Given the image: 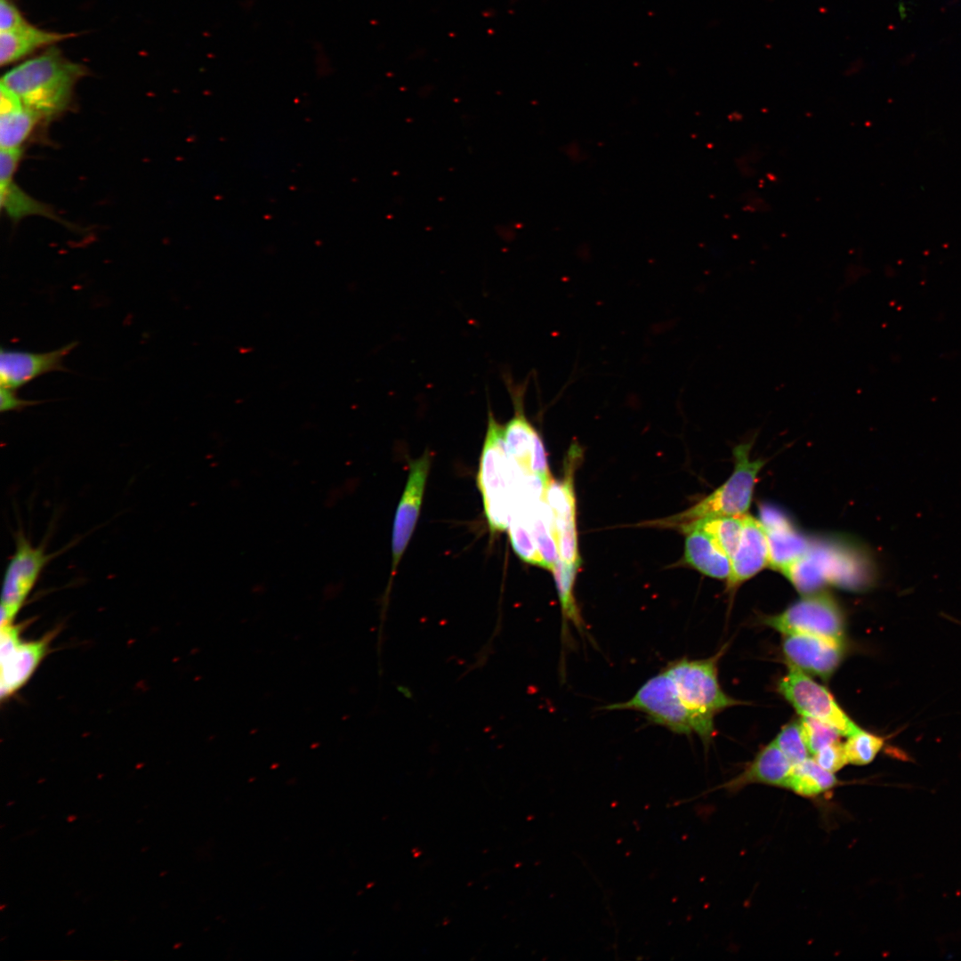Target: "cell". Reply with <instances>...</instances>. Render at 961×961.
Segmentation results:
<instances>
[{
    "label": "cell",
    "mask_w": 961,
    "mask_h": 961,
    "mask_svg": "<svg viewBox=\"0 0 961 961\" xmlns=\"http://www.w3.org/2000/svg\"><path fill=\"white\" fill-rule=\"evenodd\" d=\"M745 514L705 519L690 526L684 533L694 527L704 529L715 539L731 559L741 538Z\"/></svg>",
    "instance_id": "484cf974"
},
{
    "label": "cell",
    "mask_w": 961,
    "mask_h": 961,
    "mask_svg": "<svg viewBox=\"0 0 961 961\" xmlns=\"http://www.w3.org/2000/svg\"><path fill=\"white\" fill-rule=\"evenodd\" d=\"M724 649L706 659H675L663 668L684 704L711 719L718 712L739 703L726 695L719 683L717 665Z\"/></svg>",
    "instance_id": "8992f818"
},
{
    "label": "cell",
    "mask_w": 961,
    "mask_h": 961,
    "mask_svg": "<svg viewBox=\"0 0 961 961\" xmlns=\"http://www.w3.org/2000/svg\"><path fill=\"white\" fill-rule=\"evenodd\" d=\"M545 513L544 506L537 507L533 513L530 511L529 522L544 568L552 571L560 556L553 515L550 518L552 511L550 515H546Z\"/></svg>",
    "instance_id": "d4e9b609"
},
{
    "label": "cell",
    "mask_w": 961,
    "mask_h": 961,
    "mask_svg": "<svg viewBox=\"0 0 961 961\" xmlns=\"http://www.w3.org/2000/svg\"><path fill=\"white\" fill-rule=\"evenodd\" d=\"M49 637L24 642L20 638V627L12 624L1 625V699L19 690L30 678L43 659Z\"/></svg>",
    "instance_id": "30bf717a"
},
{
    "label": "cell",
    "mask_w": 961,
    "mask_h": 961,
    "mask_svg": "<svg viewBox=\"0 0 961 961\" xmlns=\"http://www.w3.org/2000/svg\"><path fill=\"white\" fill-rule=\"evenodd\" d=\"M793 764L774 741L764 747L737 777L724 784L731 792L761 783L785 787Z\"/></svg>",
    "instance_id": "e0dca14e"
},
{
    "label": "cell",
    "mask_w": 961,
    "mask_h": 961,
    "mask_svg": "<svg viewBox=\"0 0 961 961\" xmlns=\"http://www.w3.org/2000/svg\"><path fill=\"white\" fill-rule=\"evenodd\" d=\"M43 118L25 107L19 97L0 84V146L20 149Z\"/></svg>",
    "instance_id": "d6986e66"
},
{
    "label": "cell",
    "mask_w": 961,
    "mask_h": 961,
    "mask_svg": "<svg viewBox=\"0 0 961 961\" xmlns=\"http://www.w3.org/2000/svg\"><path fill=\"white\" fill-rule=\"evenodd\" d=\"M0 202L2 209L13 221L28 215H41L60 222L49 206L29 196L13 179L0 182Z\"/></svg>",
    "instance_id": "603a6c76"
},
{
    "label": "cell",
    "mask_w": 961,
    "mask_h": 961,
    "mask_svg": "<svg viewBox=\"0 0 961 961\" xmlns=\"http://www.w3.org/2000/svg\"><path fill=\"white\" fill-rule=\"evenodd\" d=\"M77 345V342H71L46 352L6 350L1 347V387L17 390L44 374L66 371L63 359Z\"/></svg>",
    "instance_id": "4fadbf2b"
},
{
    "label": "cell",
    "mask_w": 961,
    "mask_h": 961,
    "mask_svg": "<svg viewBox=\"0 0 961 961\" xmlns=\"http://www.w3.org/2000/svg\"><path fill=\"white\" fill-rule=\"evenodd\" d=\"M779 691L802 716L821 721L840 735L849 737L861 730L824 686L793 666L779 681Z\"/></svg>",
    "instance_id": "9c48e42d"
},
{
    "label": "cell",
    "mask_w": 961,
    "mask_h": 961,
    "mask_svg": "<svg viewBox=\"0 0 961 961\" xmlns=\"http://www.w3.org/2000/svg\"><path fill=\"white\" fill-rule=\"evenodd\" d=\"M16 390L1 387L0 389V410L2 413L9 411H20L29 406L42 403L41 400H28L20 399L16 394Z\"/></svg>",
    "instance_id": "d6a6232c"
},
{
    "label": "cell",
    "mask_w": 961,
    "mask_h": 961,
    "mask_svg": "<svg viewBox=\"0 0 961 961\" xmlns=\"http://www.w3.org/2000/svg\"><path fill=\"white\" fill-rule=\"evenodd\" d=\"M15 550L5 569L1 595V625L12 624L41 572L55 556L34 546L22 529L15 532Z\"/></svg>",
    "instance_id": "ba28073f"
},
{
    "label": "cell",
    "mask_w": 961,
    "mask_h": 961,
    "mask_svg": "<svg viewBox=\"0 0 961 961\" xmlns=\"http://www.w3.org/2000/svg\"><path fill=\"white\" fill-rule=\"evenodd\" d=\"M783 574L804 595L828 585L865 591L876 578L875 564L866 552L833 540L811 541L806 553Z\"/></svg>",
    "instance_id": "7a4b0ae2"
},
{
    "label": "cell",
    "mask_w": 961,
    "mask_h": 961,
    "mask_svg": "<svg viewBox=\"0 0 961 961\" xmlns=\"http://www.w3.org/2000/svg\"><path fill=\"white\" fill-rule=\"evenodd\" d=\"M782 650L790 666L824 680L837 669L844 654L843 642L804 634H786Z\"/></svg>",
    "instance_id": "7c38bea8"
},
{
    "label": "cell",
    "mask_w": 961,
    "mask_h": 961,
    "mask_svg": "<svg viewBox=\"0 0 961 961\" xmlns=\"http://www.w3.org/2000/svg\"><path fill=\"white\" fill-rule=\"evenodd\" d=\"M759 520L767 537L770 567L783 574L806 553L811 540L773 507L761 506Z\"/></svg>",
    "instance_id": "5bb4252c"
},
{
    "label": "cell",
    "mask_w": 961,
    "mask_h": 961,
    "mask_svg": "<svg viewBox=\"0 0 961 961\" xmlns=\"http://www.w3.org/2000/svg\"><path fill=\"white\" fill-rule=\"evenodd\" d=\"M430 464L431 455L428 451L410 464L408 481L393 521L392 577L396 572L397 566L415 529Z\"/></svg>",
    "instance_id": "8fae6325"
},
{
    "label": "cell",
    "mask_w": 961,
    "mask_h": 961,
    "mask_svg": "<svg viewBox=\"0 0 961 961\" xmlns=\"http://www.w3.org/2000/svg\"><path fill=\"white\" fill-rule=\"evenodd\" d=\"M800 723L810 754L814 755L820 748L839 740L840 734L821 721L803 716Z\"/></svg>",
    "instance_id": "f1b7e54d"
},
{
    "label": "cell",
    "mask_w": 961,
    "mask_h": 961,
    "mask_svg": "<svg viewBox=\"0 0 961 961\" xmlns=\"http://www.w3.org/2000/svg\"><path fill=\"white\" fill-rule=\"evenodd\" d=\"M604 710H634L652 723L681 735L698 734L705 744L711 740L714 719L690 709L679 697L670 676L663 669L646 681L626 701L610 704Z\"/></svg>",
    "instance_id": "277c9868"
},
{
    "label": "cell",
    "mask_w": 961,
    "mask_h": 961,
    "mask_svg": "<svg viewBox=\"0 0 961 961\" xmlns=\"http://www.w3.org/2000/svg\"><path fill=\"white\" fill-rule=\"evenodd\" d=\"M579 565L580 563H568L559 558L552 570L561 608L563 642L568 636L569 624L581 634L585 633V622L574 595V585Z\"/></svg>",
    "instance_id": "44dd1931"
},
{
    "label": "cell",
    "mask_w": 961,
    "mask_h": 961,
    "mask_svg": "<svg viewBox=\"0 0 961 961\" xmlns=\"http://www.w3.org/2000/svg\"><path fill=\"white\" fill-rule=\"evenodd\" d=\"M28 22L10 0H0V31H10Z\"/></svg>",
    "instance_id": "4dcf8cb0"
},
{
    "label": "cell",
    "mask_w": 961,
    "mask_h": 961,
    "mask_svg": "<svg viewBox=\"0 0 961 961\" xmlns=\"http://www.w3.org/2000/svg\"><path fill=\"white\" fill-rule=\"evenodd\" d=\"M837 782L834 773L808 757L793 764L785 787L804 797H815L835 787Z\"/></svg>",
    "instance_id": "7402d4cb"
},
{
    "label": "cell",
    "mask_w": 961,
    "mask_h": 961,
    "mask_svg": "<svg viewBox=\"0 0 961 961\" xmlns=\"http://www.w3.org/2000/svg\"><path fill=\"white\" fill-rule=\"evenodd\" d=\"M86 68L50 47L40 55L15 66L1 79L22 104L43 119L61 114L69 106L75 85Z\"/></svg>",
    "instance_id": "6da1fadb"
},
{
    "label": "cell",
    "mask_w": 961,
    "mask_h": 961,
    "mask_svg": "<svg viewBox=\"0 0 961 961\" xmlns=\"http://www.w3.org/2000/svg\"><path fill=\"white\" fill-rule=\"evenodd\" d=\"M763 623L785 634H812L843 642V614L825 593L805 594L781 613L765 618Z\"/></svg>",
    "instance_id": "52a82bcc"
},
{
    "label": "cell",
    "mask_w": 961,
    "mask_h": 961,
    "mask_svg": "<svg viewBox=\"0 0 961 961\" xmlns=\"http://www.w3.org/2000/svg\"><path fill=\"white\" fill-rule=\"evenodd\" d=\"M753 444L754 440H751L734 447V470L718 489L686 511L656 523L675 527L684 532L705 519L747 513L758 473L765 464L763 459L750 458Z\"/></svg>",
    "instance_id": "3957f363"
},
{
    "label": "cell",
    "mask_w": 961,
    "mask_h": 961,
    "mask_svg": "<svg viewBox=\"0 0 961 961\" xmlns=\"http://www.w3.org/2000/svg\"><path fill=\"white\" fill-rule=\"evenodd\" d=\"M768 566L770 556L765 530L759 519L746 513L741 538L731 557L728 589H734Z\"/></svg>",
    "instance_id": "9a60e30c"
},
{
    "label": "cell",
    "mask_w": 961,
    "mask_h": 961,
    "mask_svg": "<svg viewBox=\"0 0 961 961\" xmlns=\"http://www.w3.org/2000/svg\"><path fill=\"white\" fill-rule=\"evenodd\" d=\"M774 742L792 764L798 763L808 758L810 752L804 739L800 720L785 725Z\"/></svg>",
    "instance_id": "83f0119b"
},
{
    "label": "cell",
    "mask_w": 961,
    "mask_h": 961,
    "mask_svg": "<svg viewBox=\"0 0 961 961\" xmlns=\"http://www.w3.org/2000/svg\"><path fill=\"white\" fill-rule=\"evenodd\" d=\"M74 35L38 28L29 23L0 32V63L2 66L26 57L36 50L69 39Z\"/></svg>",
    "instance_id": "ffe728a7"
},
{
    "label": "cell",
    "mask_w": 961,
    "mask_h": 961,
    "mask_svg": "<svg viewBox=\"0 0 961 961\" xmlns=\"http://www.w3.org/2000/svg\"><path fill=\"white\" fill-rule=\"evenodd\" d=\"M507 384L512 396L514 413L504 428L505 448L509 456L519 469L526 474H531L529 468L530 457L535 443L540 435L525 415V389L521 385L514 386L510 383Z\"/></svg>",
    "instance_id": "2e32d148"
},
{
    "label": "cell",
    "mask_w": 961,
    "mask_h": 961,
    "mask_svg": "<svg viewBox=\"0 0 961 961\" xmlns=\"http://www.w3.org/2000/svg\"><path fill=\"white\" fill-rule=\"evenodd\" d=\"M22 157V149H1L0 152V182L13 179L14 173Z\"/></svg>",
    "instance_id": "1f68e13d"
},
{
    "label": "cell",
    "mask_w": 961,
    "mask_h": 961,
    "mask_svg": "<svg viewBox=\"0 0 961 961\" xmlns=\"http://www.w3.org/2000/svg\"><path fill=\"white\" fill-rule=\"evenodd\" d=\"M509 537L514 552L525 562L544 568L529 522V511L522 506L513 507L508 525Z\"/></svg>",
    "instance_id": "cb8c5ba5"
},
{
    "label": "cell",
    "mask_w": 961,
    "mask_h": 961,
    "mask_svg": "<svg viewBox=\"0 0 961 961\" xmlns=\"http://www.w3.org/2000/svg\"><path fill=\"white\" fill-rule=\"evenodd\" d=\"M884 738L862 729L849 736L844 743L848 763L865 765L871 763L883 748Z\"/></svg>",
    "instance_id": "4316f807"
},
{
    "label": "cell",
    "mask_w": 961,
    "mask_h": 961,
    "mask_svg": "<svg viewBox=\"0 0 961 961\" xmlns=\"http://www.w3.org/2000/svg\"><path fill=\"white\" fill-rule=\"evenodd\" d=\"M685 534V562L706 576L728 580L731 559L715 539L699 527L690 529Z\"/></svg>",
    "instance_id": "ac0fdd59"
},
{
    "label": "cell",
    "mask_w": 961,
    "mask_h": 961,
    "mask_svg": "<svg viewBox=\"0 0 961 961\" xmlns=\"http://www.w3.org/2000/svg\"><path fill=\"white\" fill-rule=\"evenodd\" d=\"M515 466L505 448L504 428L489 411L477 481L493 531L508 528L517 484Z\"/></svg>",
    "instance_id": "5b68a950"
},
{
    "label": "cell",
    "mask_w": 961,
    "mask_h": 961,
    "mask_svg": "<svg viewBox=\"0 0 961 961\" xmlns=\"http://www.w3.org/2000/svg\"><path fill=\"white\" fill-rule=\"evenodd\" d=\"M813 759L823 769L834 773L841 770L848 759L844 744L840 740L827 745L813 755Z\"/></svg>",
    "instance_id": "f546056e"
},
{
    "label": "cell",
    "mask_w": 961,
    "mask_h": 961,
    "mask_svg": "<svg viewBox=\"0 0 961 961\" xmlns=\"http://www.w3.org/2000/svg\"><path fill=\"white\" fill-rule=\"evenodd\" d=\"M75 818H76V817H74V816H72V817H69V820H69V821H72V820H75Z\"/></svg>",
    "instance_id": "836d02e7"
}]
</instances>
